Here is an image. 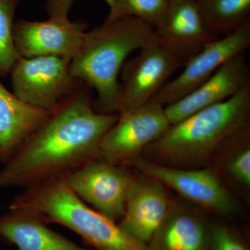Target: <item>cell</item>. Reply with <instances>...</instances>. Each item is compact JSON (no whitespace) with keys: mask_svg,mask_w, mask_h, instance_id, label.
<instances>
[{"mask_svg":"<svg viewBox=\"0 0 250 250\" xmlns=\"http://www.w3.org/2000/svg\"><path fill=\"white\" fill-rule=\"evenodd\" d=\"M92 89L82 82L49 112L16 155L0 170V189L27 188L62 179L100 158L103 136L118 114L98 113Z\"/></svg>","mask_w":250,"mask_h":250,"instance_id":"obj_1","label":"cell"},{"mask_svg":"<svg viewBox=\"0 0 250 250\" xmlns=\"http://www.w3.org/2000/svg\"><path fill=\"white\" fill-rule=\"evenodd\" d=\"M250 85L231 98L170 125L142 156L178 168L207 167L215 152L235 133L250 123Z\"/></svg>","mask_w":250,"mask_h":250,"instance_id":"obj_2","label":"cell"},{"mask_svg":"<svg viewBox=\"0 0 250 250\" xmlns=\"http://www.w3.org/2000/svg\"><path fill=\"white\" fill-rule=\"evenodd\" d=\"M154 36V27L135 17L106 20L102 25L85 31L70 70L72 76L95 90V111L117 114L120 72L130 54Z\"/></svg>","mask_w":250,"mask_h":250,"instance_id":"obj_3","label":"cell"},{"mask_svg":"<svg viewBox=\"0 0 250 250\" xmlns=\"http://www.w3.org/2000/svg\"><path fill=\"white\" fill-rule=\"evenodd\" d=\"M8 208L35 211L47 224H59L72 230L94 250H149L116 222L82 201L62 179L24 189Z\"/></svg>","mask_w":250,"mask_h":250,"instance_id":"obj_4","label":"cell"},{"mask_svg":"<svg viewBox=\"0 0 250 250\" xmlns=\"http://www.w3.org/2000/svg\"><path fill=\"white\" fill-rule=\"evenodd\" d=\"M189 59L164 45L154 35L122 68L117 114L127 113L151 101L171 75Z\"/></svg>","mask_w":250,"mask_h":250,"instance_id":"obj_5","label":"cell"},{"mask_svg":"<svg viewBox=\"0 0 250 250\" xmlns=\"http://www.w3.org/2000/svg\"><path fill=\"white\" fill-rule=\"evenodd\" d=\"M141 173L172 189L181 197L202 210L224 217L238 214L239 205L231 190L209 167L196 169L169 167L148 160L143 156L131 161Z\"/></svg>","mask_w":250,"mask_h":250,"instance_id":"obj_6","label":"cell"},{"mask_svg":"<svg viewBox=\"0 0 250 250\" xmlns=\"http://www.w3.org/2000/svg\"><path fill=\"white\" fill-rule=\"evenodd\" d=\"M71 60L60 56L21 57L9 73L13 93L34 107L52 111L82 83L70 72Z\"/></svg>","mask_w":250,"mask_h":250,"instance_id":"obj_7","label":"cell"},{"mask_svg":"<svg viewBox=\"0 0 250 250\" xmlns=\"http://www.w3.org/2000/svg\"><path fill=\"white\" fill-rule=\"evenodd\" d=\"M164 106L154 100L127 113L118 114L100 146L103 160L128 166L146 148L160 139L170 126Z\"/></svg>","mask_w":250,"mask_h":250,"instance_id":"obj_8","label":"cell"},{"mask_svg":"<svg viewBox=\"0 0 250 250\" xmlns=\"http://www.w3.org/2000/svg\"><path fill=\"white\" fill-rule=\"evenodd\" d=\"M133 177L128 166L96 159L62 180L82 201L116 223L124 215Z\"/></svg>","mask_w":250,"mask_h":250,"instance_id":"obj_9","label":"cell"},{"mask_svg":"<svg viewBox=\"0 0 250 250\" xmlns=\"http://www.w3.org/2000/svg\"><path fill=\"white\" fill-rule=\"evenodd\" d=\"M250 46V22H248L233 34L207 44L192 56L178 76L168 81L152 100L164 107L178 101L196 89L229 59L246 52Z\"/></svg>","mask_w":250,"mask_h":250,"instance_id":"obj_10","label":"cell"},{"mask_svg":"<svg viewBox=\"0 0 250 250\" xmlns=\"http://www.w3.org/2000/svg\"><path fill=\"white\" fill-rule=\"evenodd\" d=\"M87 27L84 22L69 19L19 20L14 22L15 45L22 58L60 56L72 59L80 48Z\"/></svg>","mask_w":250,"mask_h":250,"instance_id":"obj_11","label":"cell"},{"mask_svg":"<svg viewBox=\"0 0 250 250\" xmlns=\"http://www.w3.org/2000/svg\"><path fill=\"white\" fill-rule=\"evenodd\" d=\"M139 172L134 174L118 225L131 238L147 246L167 214L171 199L163 184Z\"/></svg>","mask_w":250,"mask_h":250,"instance_id":"obj_12","label":"cell"},{"mask_svg":"<svg viewBox=\"0 0 250 250\" xmlns=\"http://www.w3.org/2000/svg\"><path fill=\"white\" fill-rule=\"evenodd\" d=\"M245 53L229 59L196 89L165 106L164 110L170 125L204 108L223 103L250 85V69Z\"/></svg>","mask_w":250,"mask_h":250,"instance_id":"obj_13","label":"cell"},{"mask_svg":"<svg viewBox=\"0 0 250 250\" xmlns=\"http://www.w3.org/2000/svg\"><path fill=\"white\" fill-rule=\"evenodd\" d=\"M190 202L170 200L162 223L147 244L149 250H209L211 223Z\"/></svg>","mask_w":250,"mask_h":250,"instance_id":"obj_14","label":"cell"},{"mask_svg":"<svg viewBox=\"0 0 250 250\" xmlns=\"http://www.w3.org/2000/svg\"><path fill=\"white\" fill-rule=\"evenodd\" d=\"M158 41L189 59L218 37L207 29L196 0H171L154 27Z\"/></svg>","mask_w":250,"mask_h":250,"instance_id":"obj_15","label":"cell"},{"mask_svg":"<svg viewBox=\"0 0 250 250\" xmlns=\"http://www.w3.org/2000/svg\"><path fill=\"white\" fill-rule=\"evenodd\" d=\"M0 237L18 250H94L51 229L40 214L24 208L0 215Z\"/></svg>","mask_w":250,"mask_h":250,"instance_id":"obj_16","label":"cell"},{"mask_svg":"<svg viewBox=\"0 0 250 250\" xmlns=\"http://www.w3.org/2000/svg\"><path fill=\"white\" fill-rule=\"evenodd\" d=\"M49 112L24 103L0 81V161L9 162Z\"/></svg>","mask_w":250,"mask_h":250,"instance_id":"obj_17","label":"cell"},{"mask_svg":"<svg viewBox=\"0 0 250 250\" xmlns=\"http://www.w3.org/2000/svg\"><path fill=\"white\" fill-rule=\"evenodd\" d=\"M207 167L248 199L250 191V123L227 140Z\"/></svg>","mask_w":250,"mask_h":250,"instance_id":"obj_18","label":"cell"},{"mask_svg":"<svg viewBox=\"0 0 250 250\" xmlns=\"http://www.w3.org/2000/svg\"><path fill=\"white\" fill-rule=\"evenodd\" d=\"M207 29L218 38L250 22V0H196Z\"/></svg>","mask_w":250,"mask_h":250,"instance_id":"obj_19","label":"cell"},{"mask_svg":"<svg viewBox=\"0 0 250 250\" xmlns=\"http://www.w3.org/2000/svg\"><path fill=\"white\" fill-rule=\"evenodd\" d=\"M167 4V0H114L106 20L135 17L154 27L164 17Z\"/></svg>","mask_w":250,"mask_h":250,"instance_id":"obj_20","label":"cell"},{"mask_svg":"<svg viewBox=\"0 0 250 250\" xmlns=\"http://www.w3.org/2000/svg\"><path fill=\"white\" fill-rule=\"evenodd\" d=\"M20 0H0V75L9 74L21 58L15 45L14 18Z\"/></svg>","mask_w":250,"mask_h":250,"instance_id":"obj_21","label":"cell"},{"mask_svg":"<svg viewBox=\"0 0 250 250\" xmlns=\"http://www.w3.org/2000/svg\"><path fill=\"white\" fill-rule=\"evenodd\" d=\"M209 250H250L239 231L224 223H211Z\"/></svg>","mask_w":250,"mask_h":250,"instance_id":"obj_22","label":"cell"},{"mask_svg":"<svg viewBox=\"0 0 250 250\" xmlns=\"http://www.w3.org/2000/svg\"><path fill=\"white\" fill-rule=\"evenodd\" d=\"M75 0H44V6L49 18L59 20L69 19L68 16ZM111 7L114 0H104Z\"/></svg>","mask_w":250,"mask_h":250,"instance_id":"obj_23","label":"cell"},{"mask_svg":"<svg viewBox=\"0 0 250 250\" xmlns=\"http://www.w3.org/2000/svg\"><path fill=\"white\" fill-rule=\"evenodd\" d=\"M167 1H171V0H167Z\"/></svg>","mask_w":250,"mask_h":250,"instance_id":"obj_24","label":"cell"}]
</instances>
